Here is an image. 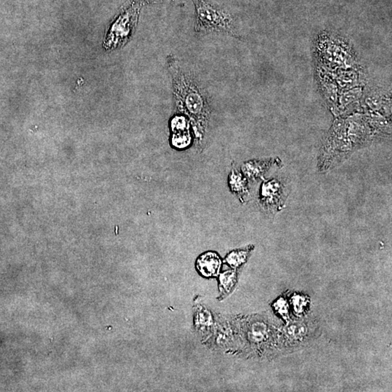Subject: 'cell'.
Returning a JSON list of instances; mask_svg holds the SVG:
<instances>
[{
    "mask_svg": "<svg viewBox=\"0 0 392 392\" xmlns=\"http://www.w3.org/2000/svg\"><path fill=\"white\" fill-rule=\"evenodd\" d=\"M169 66L177 108L189 118L196 135L197 147L199 150L203 149L211 115L208 96L196 79L184 71L175 58L170 57Z\"/></svg>",
    "mask_w": 392,
    "mask_h": 392,
    "instance_id": "cell-1",
    "label": "cell"
},
{
    "mask_svg": "<svg viewBox=\"0 0 392 392\" xmlns=\"http://www.w3.org/2000/svg\"><path fill=\"white\" fill-rule=\"evenodd\" d=\"M355 151L348 137L345 119H337L318 155V171L326 172L333 170L349 159Z\"/></svg>",
    "mask_w": 392,
    "mask_h": 392,
    "instance_id": "cell-2",
    "label": "cell"
},
{
    "mask_svg": "<svg viewBox=\"0 0 392 392\" xmlns=\"http://www.w3.org/2000/svg\"><path fill=\"white\" fill-rule=\"evenodd\" d=\"M195 31L198 34L224 33L239 38L233 17L222 9L205 0H196Z\"/></svg>",
    "mask_w": 392,
    "mask_h": 392,
    "instance_id": "cell-3",
    "label": "cell"
},
{
    "mask_svg": "<svg viewBox=\"0 0 392 392\" xmlns=\"http://www.w3.org/2000/svg\"><path fill=\"white\" fill-rule=\"evenodd\" d=\"M138 14V9L131 8L118 17L108 33V47L120 46L126 41L136 24Z\"/></svg>",
    "mask_w": 392,
    "mask_h": 392,
    "instance_id": "cell-4",
    "label": "cell"
},
{
    "mask_svg": "<svg viewBox=\"0 0 392 392\" xmlns=\"http://www.w3.org/2000/svg\"><path fill=\"white\" fill-rule=\"evenodd\" d=\"M285 185L277 179L265 181L261 188L260 203L267 212H278L286 200Z\"/></svg>",
    "mask_w": 392,
    "mask_h": 392,
    "instance_id": "cell-5",
    "label": "cell"
},
{
    "mask_svg": "<svg viewBox=\"0 0 392 392\" xmlns=\"http://www.w3.org/2000/svg\"><path fill=\"white\" fill-rule=\"evenodd\" d=\"M172 144L175 148H187L191 143L190 121L184 116H176L171 121Z\"/></svg>",
    "mask_w": 392,
    "mask_h": 392,
    "instance_id": "cell-6",
    "label": "cell"
},
{
    "mask_svg": "<svg viewBox=\"0 0 392 392\" xmlns=\"http://www.w3.org/2000/svg\"><path fill=\"white\" fill-rule=\"evenodd\" d=\"M281 163V160L278 158L266 160H251L242 164V175L251 180H259L263 178L264 175L272 166H278Z\"/></svg>",
    "mask_w": 392,
    "mask_h": 392,
    "instance_id": "cell-7",
    "label": "cell"
},
{
    "mask_svg": "<svg viewBox=\"0 0 392 392\" xmlns=\"http://www.w3.org/2000/svg\"><path fill=\"white\" fill-rule=\"evenodd\" d=\"M221 259L214 251H207L200 255L196 261V268L206 277H215L219 275Z\"/></svg>",
    "mask_w": 392,
    "mask_h": 392,
    "instance_id": "cell-8",
    "label": "cell"
},
{
    "mask_svg": "<svg viewBox=\"0 0 392 392\" xmlns=\"http://www.w3.org/2000/svg\"><path fill=\"white\" fill-rule=\"evenodd\" d=\"M228 183L232 192L236 195L241 201H244L245 198L249 195L247 178L245 176L233 169L228 177Z\"/></svg>",
    "mask_w": 392,
    "mask_h": 392,
    "instance_id": "cell-9",
    "label": "cell"
},
{
    "mask_svg": "<svg viewBox=\"0 0 392 392\" xmlns=\"http://www.w3.org/2000/svg\"><path fill=\"white\" fill-rule=\"evenodd\" d=\"M250 247L248 248L245 250H235L231 251L226 256V263L234 268H236L242 264L245 263L248 257H249V253L251 251Z\"/></svg>",
    "mask_w": 392,
    "mask_h": 392,
    "instance_id": "cell-10",
    "label": "cell"
},
{
    "mask_svg": "<svg viewBox=\"0 0 392 392\" xmlns=\"http://www.w3.org/2000/svg\"><path fill=\"white\" fill-rule=\"evenodd\" d=\"M237 282L236 272L233 270H228L219 276V284L221 291L225 294L231 292Z\"/></svg>",
    "mask_w": 392,
    "mask_h": 392,
    "instance_id": "cell-11",
    "label": "cell"
},
{
    "mask_svg": "<svg viewBox=\"0 0 392 392\" xmlns=\"http://www.w3.org/2000/svg\"><path fill=\"white\" fill-rule=\"evenodd\" d=\"M292 300L295 311L298 313L303 312L304 308H305L307 305V300H306L305 297L295 296L293 297Z\"/></svg>",
    "mask_w": 392,
    "mask_h": 392,
    "instance_id": "cell-12",
    "label": "cell"
},
{
    "mask_svg": "<svg viewBox=\"0 0 392 392\" xmlns=\"http://www.w3.org/2000/svg\"><path fill=\"white\" fill-rule=\"evenodd\" d=\"M275 309L278 311V312L284 316L285 318L287 317L288 313V305L286 303V301L281 300L275 305Z\"/></svg>",
    "mask_w": 392,
    "mask_h": 392,
    "instance_id": "cell-13",
    "label": "cell"
},
{
    "mask_svg": "<svg viewBox=\"0 0 392 392\" xmlns=\"http://www.w3.org/2000/svg\"><path fill=\"white\" fill-rule=\"evenodd\" d=\"M142 4H161V3H172L180 4L181 0H137Z\"/></svg>",
    "mask_w": 392,
    "mask_h": 392,
    "instance_id": "cell-14",
    "label": "cell"
}]
</instances>
